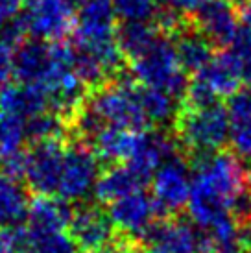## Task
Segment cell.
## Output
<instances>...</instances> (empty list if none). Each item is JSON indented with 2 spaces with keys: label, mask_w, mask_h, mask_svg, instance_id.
<instances>
[{
  "label": "cell",
  "mask_w": 251,
  "mask_h": 253,
  "mask_svg": "<svg viewBox=\"0 0 251 253\" xmlns=\"http://www.w3.org/2000/svg\"><path fill=\"white\" fill-rule=\"evenodd\" d=\"M190 163L192 189L188 214L200 229H209L223 216H233L248 231L251 227V170L235 152L196 155Z\"/></svg>",
  "instance_id": "1"
},
{
  "label": "cell",
  "mask_w": 251,
  "mask_h": 253,
  "mask_svg": "<svg viewBox=\"0 0 251 253\" xmlns=\"http://www.w3.org/2000/svg\"><path fill=\"white\" fill-rule=\"evenodd\" d=\"M174 135L188 159L223 150L229 142V113L222 104L181 106L174 120Z\"/></svg>",
  "instance_id": "2"
},
{
  "label": "cell",
  "mask_w": 251,
  "mask_h": 253,
  "mask_svg": "<svg viewBox=\"0 0 251 253\" xmlns=\"http://www.w3.org/2000/svg\"><path fill=\"white\" fill-rule=\"evenodd\" d=\"M87 104L104 120L105 126L126 127L135 131H142L150 126L137 96V82L131 74H126V71L89 91Z\"/></svg>",
  "instance_id": "3"
},
{
  "label": "cell",
  "mask_w": 251,
  "mask_h": 253,
  "mask_svg": "<svg viewBox=\"0 0 251 253\" xmlns=\"http://www.w3.org/2000/svg\"><path fill=\"white\" fill-rule=\"evenodd\" d=\"M129 63V74L137 84L167 91L177 100H183L188 78L179 63L170 37L161 36L152 48H148L142 56L131 59Z\"/></svg>",
  "instance_id": "4"
},
{
  "label": "cell",
  "mask_w": 251,
  "mask_h": 253,
  "mask_svg": "<svg viewBox=\"0 0 251 253\" xmlns=\"http://www.w3.org/2000/svg\"><path fill=\"white\" fill-rule=\"evenodd\" d=\"M98 176L100 159L92 146L82 139H70L65 146L57 196L67 202H84L87 194L94 190Z\"/></svg>",
  "instance_id": "5"
},
{
  "label": "cell",
  "mask_w": 251,
  "mask_h": 253,
  "mask_svg": "<svg viewBox=\"0 0 251 253\" xmlns=\"http://www.w3.org/2000/svg\"><path fill=\"white\" fill-rule=\"evenodd\" d=\"M152 187L154 200L165 216H174L185 209L192 189V170L187 155L179 154L163 163L152 176Z\"/></svg>",
  "instance_id": "6"
},
{
  "label": "cell",
  "mask_w": 251,
  "mask_h": 253,
  "mask_svg": "<svg viewBox=\"0 0 251 253\" xmlns=\"http://www.w3.org/2000/svg\"><path fill=\"white\" fill-rule=\"evenodd\" d=\"M28 34L41 41H61L74 30L76 13L70 0H28L22 9Z\"/></svg>",
  "instance_id": "7"
},
{
  "label": "cell",
  "mask_w": 251,
  "mask_h": 253,
  "mask_svg": "<svg viewBox=\"0 0 251 253\" xmlns=\"http://www.w3.org/2000/svg\"><path fill=\"white\" fill-rule=\"evenodd\" d=\"M148 253H205V235L177 218H159L139 240Z\"/></svg>",
  "instance_id": "8"
},
{
  "label": "cell",
  "mask_w": 251,
  "mask_h": 253,
  "mask_svg": "<svg viewBox=\"0 0 251 253\" xmlns=\"http://www.w3.org/2000/svg\"><path fill=\"white\" fill-rule=\"evenodd\" d=\"M69 141H37L28 150L26 183L34 194H56L63 170L65 146Z\"/></svg>",
  "instance_id": "9"
},
{
  "label": "cell",
  "mask_w": 251,
  "mask_h": 253,
  "mask_svg": "<svg viewBox=\"0 0 251 253\" xmlns=\"http://www.w3.org/2000/svg\"><path fill=\"white\" fill-rule=\"evenodd\" d=\"M109 205L111 207L107 214L111 218L115 229L131 240H139L159 218H167L154 196H148L142 190L119 198Z\"/></svg>",
  "instance_id": "10"
},
{
  "label": "cell",
  "mask_w": 251,
  "mask_h": 253,
  "mask_svg": "<svg viewBox=\"0 0 251 253\" xmlns=\"http://www.w3.org/2000/svg\"><path fill=\"white\" fill-rule=\"evenodd\" d=\"M69 235L76 242L80 252L94 253L107 242L115 239V225L104 209L96 204L80 202L72 209V218L69 222Z\"/></svg>",
  "instance_id": "11"
},
{
  "label": "cell",
  "mask_w": 251,
  "mask_h": 253,
  "mask_svg": "<svg viewBox=\"0 0 251 253\" xmlns=\"http://www.w3.org/2000/svg\"><path fill=\"white\" fill-rule=\"evenodd\" d=\"M117 19L113 0H85L74 22V44L89 48L117 37Z\"/></svg>",
  "instance_id": "12"
},
{
  "label": "cell",
  "mask_w": 251,
  "mask_h": 253,
  "mask_svg": "<svg viewBox=\"0 0 251 253\" xmlns=\"http://www.w3.org/2000/svg\"><path fill=\"white\" fill-rule=\"evenodd\" d=\"M190 21L214 46H229L238 34V9L233 0H207L190 15Z\"/></svg>",
  "instance_id": "13"
},
{
  "label": "cell",
  "mask_w": 251,
  "mask_h": 253,
  "mask_svg": "<svg viewBox=\"0 0 251 253\" xmlns=\"http://www.w3.org/2000/svg\"><path fill=\"white\" fill-rule=\"evenodd\" d=\"M192 76L200 78L218 98L231 96L233 92H237L240 89V82L244 80L240 59L233 54V50L229 52L223 50V52L214 54L209 63Z\"/></svg>",
  "instance_id": "14"
},
{
  "label": "cell",
  "mask_w": 251,
  "mask_h": 253,
  "mask_svg": "<svg viewBox=\"0 0 251 253\" xmlns=\"http://www.w3.org/2000/svg\"><path fill=\"white\" fill-rule=\"evenodd\" d=\"M48 109V96L39 84H6L0 89V111L28 120Z\"/></svg>",
  "instance_id": "15"
},
{
  "label": "cell",
  "mask_w": 251,
  "mask_h": 253,
  "mask_svg": "<svg viewBox=\"0 0 251 253\" xmlns=\"http://www.w3.org/2000/svg\"><path fill=\"white\" fill-rule=\"evenodd\" d=\"M72 218V207L61 196L37 194L28 207V229L37 233L65 231Z\"/></svg>",
  "instance_id": "16"
},
{
  "label": "cell",
  "mask_w": 251,
  "mask_h": 253,
  "mask_svg": "<svg viewBox=\"0 0 251 253\" xmlns=\"http://www.w3.org/2000/svg\"><path fill=\"white\" fill-rule=\"evenodd\" d=\"M227 113L233 152L244 161H251V85L231 94Z\"/></svg>",
  "instance_id": "17"
},
{
  "label": "cell",
  "mask_w": 251,
  "mask_h": 253,
  "mask_svg": "<svg viewBox=\"0 0 251 253\" xmlns=\"http://www.w3.org/2000/svg\"><path fill=\"white\" fill-rule=\"evenodd\" d=\"M146 183V179L140 177L129 165L115 163L100 172V176L94 183V198L100 204H113L119 198L142 190Z\"/></svg>",
  "instance_id": "18"
},
{
  "label": "cell",
  "mask_w": 251,
  "mask_h": 253,
  "mask_svg": "<svg viewBox=\"0 0 251 253\" xmlns=\"http://www.w3.org/2000/svg\"><path fill=\"white\" fill-rule=\"evenodd\" d=\"M174 42L175 54L185 72L196 74L202 71L214 56V44L203 36L202 32L194 28L192 21H188L175 36L170 37Z\"/></svg>",
  "instance_id": "19"
},
{
  "label": "cell",
  "mask_w": 251,
  "mask_h": 253,
  "mask_svg": "<svg viewBox=\"0 0 251 253\" xmlns=\"http://www.w3.org/2000/svg\"><path fill=\"white\" fill-rule=\"evenodd\" d=\"M50 63V44L46 46L41 39L22 41L13 52V78L22 84H41Z\"/></svg>",
  "instance_id": "20"
},
{
  "label": "cell",
  "mask_w": 251,
  "mask_h": 253,
  "mask_svg": "<svg viewBox=\"0 0 251 253\" xmlns=\"http://www.w3.org/2000/svg\"><path fill=\"white\" fill-rule=\"evenodd\" d=\"M139 133L140 131H135V129L104 126L91 141V146L100 161H105L109 165L129 161L139 141Z\"/></svg>",
  "instance_id": "21"
},
{
  "label": "cell",
  "mask_w": 251,
  "mask_h": 253,
  "mask_svg": "<svg viewBox=\"0 0 251 253\" xmlns=\"http://www.w3.org/2000/svg\"><path fill=\"white\" fill-rule=\"evenodd\" d=\"M137 96H139L140 107L144 111L148 124L154 127H167L168 124H174L179 107V100L172 96L170 92L146 87L137 84Z\"/></svg>",
  "instance_id": "22"
},
{
  "label": "cell",
  "mask_w": 251,
  "mask_h": 253,
  "mask_svg": "<svg viewBox=\"0 0 251 253\" xmlns=\"http://www.w3.org/2000/svg\"><path fill=\"white\" fill-rule=\"evenodd\" d=\"M161 36L163 34L155 28L154 22L148 21H122L117 26V41L127 61L142 56Z\"/></svg>",
  "instance_id": "23"
},
{
  "label": "cell",
  "mask_w": 251,
  "mask_h": 253,
  "mask_svg": "<svg viewBox=\"0 0 251 253\" xmlns=\"http://www.w3.org/2000/svg\"><path fill=\"white\" fill-rule=\"evenodd\" d=\"M28 192L19 179L0 170V224L13 225L28 214Z\"/></svg>",
  "instance_id": "24"
},
{
  "label": "cell",
  "mask_w": 251,
  "mask_h": 253,
  "mask_svg": "<svg viewBox=\"0 0 251 253\" xmlns=\"http://www.w3.org/2000/svg\"><path fill=\"white\" fill-rule=\"evenodd\" d=\"M76 242L63 231L37 233L17 229V253H78Z\"/></svg>",
  "instance_id": "25"
},
{
  "label": "cell",
  "mask_w": 251,
  "mask_h": 253,
  "mask_svg": "<svg viewBox=\"0 0 251 253\" xmlns=\"http://www.w3.org/2000/svg\"><path fill=\"white\" fill-rule=\"evenodd\" d=\"M24 135L30 142L50 141V139L70 141L72 139L70 124L63 119L61 115L50 111V109L30 117L28 122L24 124Z\"/></svg>",
  "instance_id": "26"
},
{
  "label": "cell",
  "mask_w": 251,
  "mask_h": 253,
  "mask_svg": "<svg viewBox=\"0 0 251 253\" xmlns=\"http://www.w3.org/2000/svg\"><path fill=\"white\" fill-rule=\"evenodd\" d=\"M24 141V120L0 111V163L22 150Z\"/></svg>",
  "instance_id": "27"
},
{
  "label": "cell",
  "mask_w": 251,
  "mask_h": 253,
  "mask_svg": "<svg viewBox=\"0 0 251 253\" xmlns=\"http://www.w3.org/2000/svg\"><path fill=\"white\" fill-rule=\"evenodd\" d=\"M113 6L122 21H152L159 0H113Z\"/></svg>",
  "instance_id": "28"
},
{
  "label": "cell",
  "mask_w": 251,
  "mask_h": 253,
  "mask_svg": "<svg viewBox=\"0 0 251 253\" xmlns=\"http://www.w3.org/2000/svg\"><path fill=\"white\" fill-rule=\"evenodd\" d=\"M231 46H233V54L240 59L244 82L251 85V30L246 26L242 30H238Z\"/></svg>",
  "instance_id": "29"
},
{
  "label": "cell",
  "mask_w": 251,
  "mask_h": 253,
  "mask_svg": "<svg viewBox=\"0 0 251 253\" xmlns=\"http://www.w3.org/2000/svg\"><path fill=\"white\" fill-rule=\"evenodd\" d=\"M26 169H28V150H19L17 154L7 157L4 163H0V170L6 172L7 176L19 179V181L24 179Z\"/></svg>",
  "instance_id": "30"
},
{
  "label": "cell",
  "mask_w": 251,
  "mask_h": 253,
  "mask_svg": "<svg viewBox=\"0 0 251 253\" xmlns=\"http://www.w3.org/2000/svg\"><path fill=\"white\" fill-rule=\"evenodd\" d=\"M13 78V48L0 42V85L9 84Z\"/></svg>",
  "instance_id": "31"
},
{
  "label": "cell",
  "mask_w": 251,
  "mask_h": 253,
  "mask_svg": "<svg viewBox=\"0 0 251 253\" xmlns=\"http://www.w3.org/2000/svg\"><path fill=\"white\" fill-rule=\"evenodd\" d=\"M161 2H163L165 6L175 9L177 13L185 15V17H190V15L194 13L196 9H200L207 0H161Z\"/></svg>",
  "instance_id": "32"
},
{
  "label": "cell",
  "mask_w": 251,
  "mask_h": 253,
  "mask_svg": "<svg viewBox=\"0 0 251 253\" xmlns=\"http://www.w3.org/2000/svg\"><path fill=\"white\" fill-rule=\"evenodd\" d=\"M24 0H0V26L22 13Z\"/></svg>",
  "instance_id": "33"
},
{
  "label": "cell",
  "mask_w": 251,
  "mask_h": 253,
  "mask_svg": "<svg viewBox=\"0 0 251 253\" xmlns=\"http://www.w3.org/2000/svg\"><path fill=\"white\" fill-rule=\"evenodd\" d=\"M0 253H17V229L0 225Z\"/></svg>",
  "instance_id": "34"
},
{
  "label": "cell",
  "mask_w": 251,
  "mask_h": 253,
  "mask_svg": "<svg viewBox=\"0 0 251 253\" xmlns=\"http://www.w3.org/2000/svg\"><path fill=\"white\" fill-rule=\"evenodd\" d=\"M238 17L246 28L251 30V0H246L238 6Z\"/></svg>",
  "instance_id": "35"
},
{
  "label": "cell",
  "mask_w": 251,
  "mask_h": 253,
  "mask_svg": "<svg viewBox=\"0 0 251 253\" xmlns=\"http://www.w3.org/2000/svg\"><path fill=\"white\" fill-rule=\"evenodd\" d=\"M126 253H148L146 248L142 246V244H139L137 240H133L131 244H129V248L126 250Z\"/></svg>",
  "instance_id": "36"
},
{
  "label": "cell",
  "mask_w": 251,
  "mask_h": 253,
  "mask_svg": "<svg viewBox=\"0 0 251 253\" xmlns=\"http://www.w3.org/2000/svg\"><path fill=\"white\" fill-rule=\"evenodd\" d=\"M246 242H248V246H251V227L246 231Z\"/></svg>",
  "instance_id": "37"
},
{
  "label": "cell",
  "mask_w": 251,
  "mask_h": 253,
  "mask_svg": "<svg viewBox=\"0 0 251 253\" xmlns=\"http://www.w3.org/2000/svg\"><path fill=\"white\" fill-rule=\"evenodd\" d=\"M70 2H72V4H74V6H82V4H84L85 0H70Z\"/></svg>",
  "instance_id": "38"
},
{
  "label": "cell",
  "mask_w": 251,
  "mask_h": 253,
  "mask_svg": "<svg viewBox=\"0 0 251 253\" xmlns=\"http://www.w3.org/2000/svg\"><path fill=\"white\" fill-rule=\"evenodd\" d=\"M233 2H235V4H238V6H240V4H242V2H246V0H233Z\"/></svg>",
  "instance_id": "39"
},
{
  "label": "cell",
  "mask_w": 251,
  "mask_h": 253,
  "mask_svg": "<svg viewBox=\"0 0 251 253\" xmlns=\"http://www.w3.org/2000/svg\"><path fill=\"white\" fill-rule=\"evenodd\" d=\"M244 253H251V246H248V248H246V252Z\"/></svg>",
  "instance_id": "40"
}]
</instances>
